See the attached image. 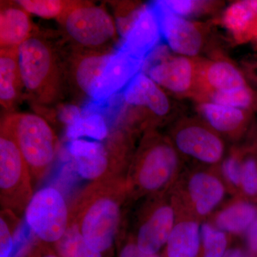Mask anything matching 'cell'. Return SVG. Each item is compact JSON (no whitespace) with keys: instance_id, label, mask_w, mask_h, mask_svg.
<instances>
[{"instance_id":"6da1fadb","label":"cell","mask_w":257,"mask_h":257,"mask_svg":"<svg viewBox=\"0 0 257 257\" xmlns=\"http://www.w3.org/2000/svg\"><path fill=\"white\" fill-rule=\"evenodd\" d=\"M127 197L124 176L91 182L69 208V224L78 229L91 247L106 257L117 238Z\"/></svg>"},{"instance_id":"7a4b0ae2","label":"cell","mask_w":257,"mask_h":257,"mask_svg":"<svg viewBox=\"0 0 257 257\" xmlns=\"http://www.w3.org/2000/svg\"><path fill=\"white\" fill-rule=\"evenodd\" d=\"M179 167L177 150L155 135L144 140L126 176L128 197L157 196L175 179Z\"/></svg>"},{"instance_id":"3957f363","label":"cell","mask_w":257,"mask_h":257,"mask_svg":"<svg viewBox=\"0 0 257 257\" xmlns=\"http://www.w3.org/2000/svg\"><path fill=\"white\" fill-rule=\"evenodd\" d=\"M5 125L14 137L28 164L32 182L39 183L55 160L58 140L47 121L39 115L16 113L7 116Z\"/></svg>"},{"instance_id":"277c9868","label":"cell","mask_w":257,"mask_h":257,"mask_svg":"<svg viewBox=\"0 0 257 257\" xmlns=\"http://www.w3.org/2000/svg\"><path fill=\"white\" fill-rule=\"evenodd\" d=\"M30 169L9 128L0 130V204L2 209L18 216L25 213L33 197Z\"/></svg>"},{"instance_id":"5b68a950","label":"cell","mask_w":257,"mask_h":257,"mask_svg":"<svg viewBox=\"0 0 257 257\" xmlns=\"http://www.w3.org/2000/svg\"><path fill=\"white\" fill-rule=\"evenodd\" d=\"M18 59L24 87L42 101L52 100L57 92L59 74L49 44L32 35L19 47Z\"/></svg>"},{"instance_id":"8992f818","label":"cell","mask_w":257,"mask_h":257,"mask_svg":"<svg viewBox=\"0 0 257 257\" xmlns=\"http://www.w3.org/2000/svg\"><path fill=\"white\" fill-rule=\"evenodd\" d=\"M25 221L38 241L55 244L69 226V209L62 193L54 187L34 194L25 211Z\"/></svg>"},{"instance_id":"52a82bcc","label":"cell","mask_w":257,"mask_h":257,"mask_svg":"<svg viewBox=\"0 0 257 257\" xmlns=\"http://www.w3.org/2000/svg\"><path fill=\"white\" fill-rule=\"evenodd\" d=\"M60 20L72 41L93 50L112 41L117 30L105 10L88 3H75Z\"/></svg>"},{"instance_id":"ba28073f","label":"cell","mask_w":257,"mask_h":257,"mask_svg":"<svg viewBox=\"0 0 257 257\" xmlns=\"http://www.w3.org/2000/svg\"><path fill=\"white\" fill-rule=\"evenodd\" d=\"M116 147L114 142L104 144L79 139L69 142L67 150L77 174L94 182L122 176L124 161Z\"/></svg>"},{"instance_id":"9c48e42d","label":"cell","mask_w":257,"mask_h":257,"mask_svg":"<svg viewBox=\"0 0 257 257\" xmlns=\"http://www.w3.org/2000/svg\"><path fill=\"white\" fill-rule=\"evenodd\" d=\"M176 222L173 205L162 201L153 202L142 216L134 239L143 252L157 254L167 243Z\"/></svg>"},{"instance_id":"30bf717a","label":"cell","mask_w":257,"mask_h":257,"mask_svg":"<svg viewBox=\"0 0 257 257\" xmlns=\"http://www.w3.org/2000/svg\"><path fill=\"white\" fill-rule=\"evenodd\" d=\"M165 55L164 47H157L154 55L150 54L155 59L149 61L147 75L158 85L172 92H188L198 74L192 61L184 56L167 57Z\"/></svg>"},{"instance_id":"8fae6325","label":"cell","mask_w":257,"mask_h":257,"mask_svg":"<svg viewBox=\"0 0 257 257\" xmlns=\"http://www.w3.org/2000/svg\"><path fill=\"white\" fill-rule=\"evenodd\" d=\"M160 23L161 34L171 50L184 56L197 55L202 48V37L197 26L174 14L162 1L152 4Z\"/></svg>"},{"instance_id":"7c38bea8","label":"cell","mask_w":257,"mask_h":257,"mask_svg":"<svg viewBox=\"0 0 257 257\" xmlns=\"http://www.w3.org/2000/svg\"><path fill=\"white\" fill-rule=\"evenodd\" d=\"M176 148L202 163L215 165L224 153V145L214 130L198 124L183 125L176 131Z\"/></svg>"},{"instance_id":"4fadbf2b","label":"cell","mask_w":257,"mask_h":257,"mask_svg":"<svg viewBox=\"0 0 257 257\" xmlns=\"http://www.w3.org/2000/svg\"><path fill=\"white\" fill-rule=\"evenodd\" d=\"M145 62L121 48L112 52L98 82L94 100H106L125 86L127 87L140 73Z\"/></svg>"},{"instance_id":"5bb4252c","label":"cell","mask_w":257,"mask_h":257,"mask_svg":"<svg viewBox=\"0 0 257 257\" xmlns=\"http://www.w3.org/2000/svg\"><path fill=\"white\" fill-rule=\"evenodd\" d=\"M162 37L160 23L152 4L142 8L119 47L138 58L146 60L158 47Z\"/></svg>"},{"instance_id":"9a60e30c","label":"cell","mask_w":257,"mask_h":257,"mask_svg":"<svg viewBox=\"0 0 257 257\" xmlns=\"http://www.w3.org/2000/svg\"><path fill=\"white\" fill-rule=\"evenodd\" d=\"M187 193L193 210L197 215L205 216L224 199L225 187L216 175L197 172L189 177Z\"/></svg>"},{"instance_id":"2e32d148","label":"cell","mask_w":257,"mask_h":257,"mask_svg":"<svg viewBox=\"0 0 257 257\" xmlns=\"http://www.w3.org/2000/svg\"><path fill=\"white\" fill-rule=\"evenodd\" d=\"M124 98L130 105L147 106L157 116H165L170 111L167 96L158 84L144 72L137 74L128 84Z\"/></svg>"},{"instance_id":"e0dca14e","label":"cell","mask_w":257,"mask_h":257,"mask_svg":"<svg viewBox=\"0 0 257 257\" xmlns=\"http://www.w3.org/2000/svg\"><path fill=\"white\" fill-rule=\"evenodd\" d=\"M201 226L185 219L176 222L165 245L164 257H198L201 249Z\"/></svg>"},{"instance_id":"ac0fdd59","label":"cell","mask_w":257,"mask_h":257,"mask_svg":"<svg viewBox=\"0 0 257 257\" xmlns=\"http://www.w3.org/2000/svg\"><path fill=\"white\" fill-rule=\"evenodd\" d=\"M32 25L29 13L23 8H8L0 13V47L19 49L32 36Z\"/></svg>"},{"instance_id":"d6986e66","label":"cell","mask_w":257,"mask_h":257,"mask_svg":"<svg viewBox=\"0 0 257 257\" xmlns=\"http://www.w3.org/2000/svg\"><path fill=\"white\" fill-rule=\"evenodd\" d=\"M204 118L214 131L226 135H238L246 128L250 119L248 110L205 102L201 105Z\"/></svg>"},{"instance_id":"ffe728a7","label":"cell","mask_w":257,"mask_h":257,"mask_svg":"<svg viewBox=\"0 0 257 257\" xmlns=\"http://www.w3.org/2000/svg\"><path fill=\"white\" fill-rule=\"evenodd\" d=\"M112 52H93L79 57L74 67V77L79 89L94 99L98 82Z\"/></svg>"},{"instance_id":"44dd1931","label":"cell","mask_w":257,"mask_h":257,"mask_svg":"<svg viewBox=\"0 0 257 257\" xmlns=\"http://www.w3.org/2000/svg\"><path fill=\"white\" fill-rule=\"evenodd\" d=\"M21 84L23 82L19 67L18 49H1L0 101L2 105L10 107L14 103Z\"/></svg>"},{"instance_id":"7402d4cb","label":"cell","mask_w":257,"mask_h":257,"mask_svg":"<svg viewBox=\"0 0 257 257\" xmlns=\"http://www.w3.org/2000/svg\"><path fill=\"white\" fill-rule=\"evenodd\" d=\"M257 218V205L249 201L234 203L216 216V227L233 234L245 233Z\"/></svg>"},{"instance_id":"603a6c76","label":"cell","mask_w":257,"mask_h":257,"mask_svg":"<svg viewBox=\"0 0 257 257\" xmlns=\"http://www.w3.org/2000/svg\"><path fill=\"white\" fill-rule=\"evenodd\" d=\"M200 75L210 89V93L248 87L239 71L226 62H215L208 64Z\"/></svg>"},{"instance_id":"cb8c5ba5","label":"cell","mask_w":257,"mask_h":257,"mask_svg":"<svg viewBox=\"0 0 257 257\" xmlns=\"http://www.w3.org/2000/svg\"><path fill=\"white\" fill-rule=\"evenodd\" d=\"M109 134L105 119L99 114H83L74 124L66 127V136L70 141L82 138L102 141Z\"/></svg>"},{"instance_id":"d4e9b609","label":"cell","mask_w":257,"mask_h":257,"mask_svg":"<svg viewBox=\"0 0 257 257\" xmlns=\"http://www.w3.org/2000/svg\"><path fill=\"white\" fill-rule=\"evenodd\" d=\"M52 248L60 257H104L88 244L78 229L72 224H69L65 234Z\"/></svg>"},{"instance_id":"484cf974","label":"cell","mask_w":257,"mask_h":257,"mask_svg":"<svg viewBox=\"0 0 257 257\" xmlns=\"http://www.w3.org/2000/svg\"><path fill=\"white\" fill-rule=\"evenodd\" d=\"M18 3L29 14L45 19H61L75 4L62 0H20Z\"/></svg>"},{"instance_id":"4316f807","label":"cell","mask_w":257,"mask_h":257,"mask_svg":"<svg viewBox=\"0 0 257 257\" xmlns=\"http://www.w3.org/2000/svg\"><path fill=\"white\" fill-rule=\"evenodd\" d=\"M20 216L13 211L2 209L0 212V257H12L16 242Z\"/></svg>"},{"instance_id":"83f0119b","label":"cell","mask_w":257,"mask_h":257,"mask_svg":"<svg viewBox=\"0 0 257 257\" xmlns=\"http://www.w3.org/2000/svg\"><path fill=\"white\" fill-rule=\"evenodd\" d=\"M210 96L211 102L244 110L249 111L257 102L256 96L248 86L233 90L211 92Z\"/></svg>"},{"instance_id":"f1b7e54d","label":"cell","mask_w":257,"mask_h":257,"mask_svg":"<svg viewBox=\"0 0 257 257\" xmlns=\"http://www.w3.org/2000/svg\"><path fill=\"white\" fill-rule=\"evenodd\" d=\"M202 257H223L227 251L226 233L209 223L201 226Z\"/></svg>"},{"instance_id":"f546056e","label":"cell","mask_w":257,"mask_h":257,"mask_svg":"<svg viewBox=\"0 0 257 257\" xmlns=\"http://www.w3.org/2000/svg\"><path fill=\"white\" fill-rule=\"evenodd\" d=\"M240 189L246 197L257 202V157L255 145L253 153L245 157L241 162Z\"/></svg>"},{"instance_id":"4dcf8cb0","label":"cell","mask_w":257,"mask_h":257,"mask_svg":"<svg viewBox=\"0 0 257 257\" xmlns=\"http://www.w3.org/2000/svg\"><path fill=\"white\" fill-rule=\"evenodd\" d=\"M241 162L242 160L234 155L226 158L221 165V172L226 182L234 188L241 185Z\"/></svg>"},{"instance_id":"1f68e13d","label":"cell","mask_w":257,"mask_h":257,"mask_svg":"<svg viewBox=\"0 0 257 257\" xmlns=\"http://www.w3.org/2000/svg\"><path fill=\"white\" fill-rule=\"evenodd\" d=\"M162 3L172 13L182 18L192 14L199 3L192 0H165Z\"/></svg>"},{"instance_id":"d6a6232c","label":"cell","mask_w":257,"mask_h":257,"mask_svg":"<svg viewBox=\"0 0 257 257\" xmlns=\"http://www.w3.org/2000/svg\"><path fill=\"white\" fill-rule=\"evenodd\" d=\"M118 257H162L158 254H149L139 248L134 238H128L120 246Z\"/></svg>"},{"instance_id":"836d02e7","label":"cell","mask_w":257,"mask_h":257,"mask_svg":"<svg viewBox=\"0 0 257 257\" xmlns=\"http://www.w3.org/2000/svg\"><path fill=\"white\" fill-rule=\"evenodd\" d=\"M82 115L83 113L78 106L69 104L61 108L59 117L60 121L64 123L67 127L74 124L79 118L82 117Z\"/></svg>"},{"instance_id":"e575fe53","label":"cell","mask_w":257,"mask_h":257,"mask_svg":"<svg viewBox=\"0 0 257 257\" xmlns=\"http://www.w3.org/2000/svg\"><path fill=\"white\" fill-rule=\"evenodd\" d=\"M25 257H60L50 245L37 240Z\"/></svg>"},{"instance_id":"d590c367","label":"cell","mask_w":257,"mask_h":257,"mask_svg":"<svg viewBox=\"0 0 257 257\" xmlns=\"http://www.w3.org/2000/svg\"><path fill=\"white\" fill-rule=\"evenodd\" d=\"M247 252L251 257H257V218L245 232Z\"/></svg>"},{"instance_id":"8d00e7d4","label":"cell","mask_w":257,"mask_h":257,"mask_svg":"<svg viewBox=\"0 0 257 257\" xmlns=\"http://www.w3.org/2000/svg\"><path fill=\"white\" fill-rule=\"evenodd\" d=\"M223 257H251L249 253L239 248H232L227 249Z\"/></svg>"},{"instance_id":"74e56055","label":"cell","mask_w":257,"mask_h":257,"mask_svg":"<svg viewBox=\"0 0 257 257\" xmlns=\"http://www.w3.org/2000/svg\"><path fill=\"white\" fill-rule=\"evenodd\" d=\"M255 147H256V157H257V143L255 145Z\"/></svg>"}]
</instances>
